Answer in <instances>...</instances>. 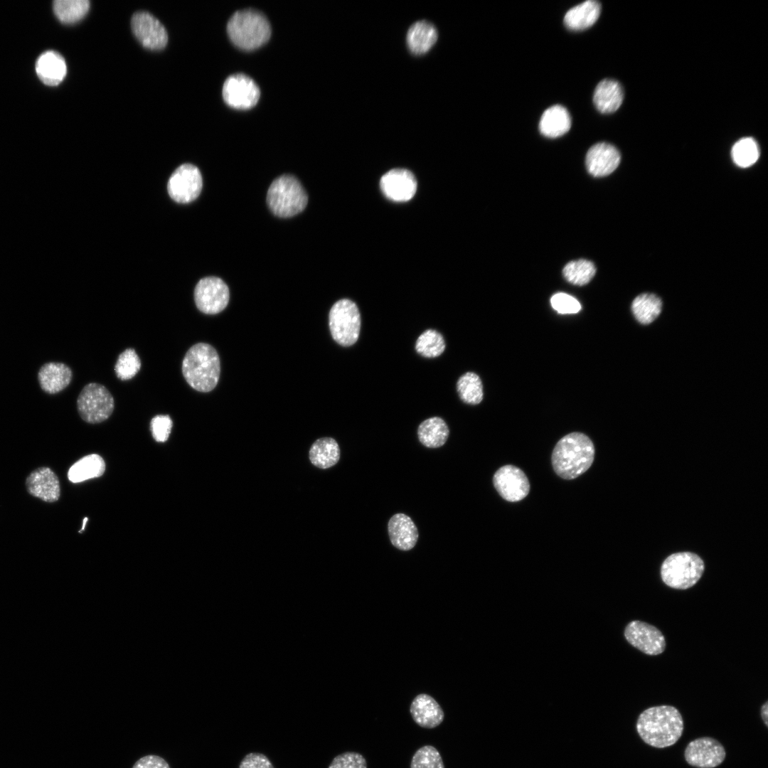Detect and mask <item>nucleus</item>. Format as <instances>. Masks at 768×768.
<instances>
[{
    "label": "nucleus",
    "instance_id": "7",
    "mask_svg": "<svg viewBox=\"0 0 768 768\" xmlns=\"http://www.w3.org/2000/svg\"><path fill=\"white\" fill-rule=\"evenodd\" d=\"M329 324L337 343L342 346L353 345L361 329V315L356 304L348 299L336 302L329 311Z\"/></svg>",
    "mask_w": 768,
    "mask_h": 768
},
{
    "label": "nucleus",
    "instance_id": "9",
    "mask_svg": "<svg viewBox=\"0 0 768 768\" xmlns=\"http://www.w3.org/2000/svg\"><path fill=\"white\" fill-rule=\"evenodd\" d=\"M202 186V176L198 168L191 164H184L179 166L170 176L167 190L174 201L187 203L198 198Z\"/></svg>",
    "mask_w": 768,
    "mask_h": 768
},
{
    "label": "nucleus",
    "instance_id": "23",
    "mask_svg": "<svg viewBox=\"0 0 768 768\" xmlns=\"http://www.w3.org/2000/svg\"><path fill=\"white\" fill-rule=\"evenodd\" d=\"M624 92L621 85L614 80L605 79L596 86L593 102L597 110L603 114L615 112L621 106Z\"/></svg>",
    "mask_w": 768,
    "mask_h": 768
},
{
    "label": "nucleus",
    "instance_id": "35",
    "mask_svg": "<svg viewBox=\"0 0 768 768\" xmlns=\"http://www.w3.org/2000/svg\"><path fill=\"white\" fill-rule=\"evenodd\" d=\"M565 278L576 285L587 284L594 277L596 268L594 264L586 260H578L568 262L563 269Z\"/></svg>",
    "mask_w": 768,
    "mask_h": 768
},
{
    "label": "nucleus",
    "instance_id": "13",
    "mask_svg": "<svg viewBox=\"0 0 768 768\" xmlns=\"http://www.w3.org/2000/svg\"><path fill=\"white\" fill-rule=\"evenodd\" d=\"M223 97L228 105L235 109L254 107L260 98V89L248 76L235 74L229 76L223 87Z\"/></svg>",
    "mask_w": 768,
    "mask_h": 768
},
{
    "label": "nucleus",
    "instance_id": "44",
    "mask_svg": "<svg viewBox=\"0 0 768 768\" xmlns=\"http://www.w3.org/2000/svg\"><path fill=\"white\" fill-rule=\"evenodd\" d=\"M87 517H85V518H84V520H83V526H82V528L81 530H80V531H79V533H82V530H84V529H85V526L86 525V523H87Z\"/></svg>",
    "mask_w": 768,
    "mask_h": 768
},
{
    "label": "nucleus",
    "instance_id": "6",
    "mask_svg": "<svg viewBox=\"0 0 768 768\" xmlns=\"http://www.w3.org/2000/svg\"><path fill=\"white\" fill-rule=\"evenodd\" d=\"M705 570L703 560L690 552H679L667 557L661 566V577L668 587L687 590L694 586Z\"/></svg>",
    "mask_w": 768,
    "mask_h": 768
},
{
    "label": "nucleus",
    "instance_id": "21",
    "mask_svg": "<svg viewBox=\"0 0 768 768\" xmlns=\"http://www.w3.org/2000/svg\"><path fill=\"white\" fill-rule=\"evenodd\" d=\"M72 378L71 369L63 363H46L38 373L41 389L49 394H55L64 390L70 384Z\"/></svg>",
    "mask_w": 768,
    "mask_h": 768
},
{
    "label": "nucleus",
    "instance_id": "14",
    "mask_svg": "<svg viewBox=\"0 0 768 768\" xmlns=\"http://www.w3.org/2000/svg\"><path fill=\"white\" fill-rule=\"evenodd\" d=\"M493 484L499 495L510 502L523 499L530 491L529 481L525 473L510 464L500 467L495 472Z\"/></svg>",
    "mask_w": 768,
    "mask_h": 768
},
{
    "label": "nucleus",
    "instance_id": "29",
    "mask_svg": "<svg viewBox=\"0 0 768 768\" xmlns=\"http://www.w3.org/2000/svg\"><path fill=\"white\" fill-rule=\"evenodd\" d=\"M309 459L316 466L327 469L335 465L340 458V449L336 441L331 437L316 440L309 449Z\"/></svg>",
    "mask_w": 768,
    "mask_h": 768
},
{
    "label": "nucleus",
    "instance_id": "24",
    "mask_svg": "<svg viewBox=\"0 0 768 768\" xmlns=\"http://www.w3.org/2000/svg\"><path fill=\"white\" fill-rule=\"evenodd\" d=\"M437 40V31L427 21L414 23L407 33V45L410 51L416 55L428 52Z\"/></svg>",
    "mask_w": 768,
    "mask_h": 768
},
{
    "label": "nucleus",
    "instance_id": "8",
    "mask_svg": "<svg viewBox=\"0 0 768 768\" xmlns=\"http://www.w3.org/2000/svg\"><path fill=\"white\" fill-rule=\"evenodd\" d=\"M77 407L81 418L86 422L96 424L110 417L114 408V400L102 385L90 383L80 393Z\"/></svg>",
    "mask_w": 768,
    "mask_h": 768
},
{
    "label": "nucleus",
    "instance_id": "32",
    "mask_svg": "<svg viewBox=\"0 0 768 768\" xmlns=\"http://www.w3.org/2000/svg\"><path fill=\"white\" fill-rule=\"evenodd\" d=\"M457 390L461 400L467 404L476 405L483 399V385L479 376L467 372L457 383Z\"/></svg>",
    "mask_w": 768,
    "mask_h": 768
},
{
    "label": "nucleus",
    "instance_id": "30",
    "mask_svg": "<svg viewBox=\"0 0 768 768\" xmlns=\"http://www.w3.org/2000/svg\"><path fill=\"white\" fill-rule=\"evenodd\" d=\"M661 308V299L650 293L637 296L631 304L633 315L641 324H649L653 322L659 316Z\"/></svg>",
    "mask_w": 768,
    "mask_h": 768
},
{
    "label": "nucleus",
    "instance_id": "4",
    "mask_svg": "<svg viewBox=\"0 0 768 768\" xmlns=\"http://www.w3.org/2000/svg\"><path fill=\"white\" fill-rule=\"evenodd\" d=\"M227 32L231 41L238 48L250 50L265 44L271 35V28L267 18L253 9L235 12L227 24Z\"/></svg>",
    "mask_w": 768,
    "mask_h": 768
},
{
    "label": "nucleus",
    "instance_id": "26",
    "mask_svg": "<svg viewBox=\"0 0 768 768\" xmlns=\"http://www.w3.org/2000/svg\"><path fill=\"white\" fill-rule=\"evenodd\" d=\"M601 5L597 1L589 0L580 4L565 15V26L572 31H581L592 26L598 19Z\"/></svg>",
    "mask_w": 768,
    "mask_h": 768
},
{
    "label": "nucleus",
    "instance_id": "17",
    "mask_svg": "<svg viewBox=\"0 0 768 768\" xmlns=\"http://www.w3.org/2000/svg\"><path fill=\"white\" fill-rule=\"evenodd\" d=\"M28 493L41 500L53 503L60 496V486L55 473L49 467L41 466L30 473L26 479Z\"/></svg>",
    "mask_w": 768,
    "mask_h": 768
},
{
    "label": "nucleus",
    "instance_id": "31",
    "mask_svg": "<svg viewBox=\"0 0 768 768\" xmlns=\"http://www.w3.org/2000/svg\"><path fill=\"white\" fill-rule=\"evenodd\" d=\"M90 5L88 0H56L53 2V10L61 22L73 23L87 14Z\"/></svg>",
    "mask_w": 768,
    "mask_h": 768
},
{
    "label": "nucleus",
    "instance_id": "42",
    "mask_svg": "<svg viewBox=\"0 0 768 768\" xmlns=\"http://www.w3.org/2000/svg\"><path fill=\"white\" fill-rule=\"evenodd\" d=\"M132 768H170L168 762L161 757L149 754L139 758Z\"/></svg>",
    "mask_w": 768,
    "mask_h": 768
},
{
    "label": "nucleus",
    "instance_id": "33",
    "mask_svg": "<svg viewBox=\"0 0 768 768\" xmlns=\"http://www.w3.org/2000/svg\"><path fill=\"white\" fill-rule=\"evenodd\" d=\"M731 156L736 165L747 168L753 165L759 159V149L756 141L745 137L737 141L732 148Z\"/></svg>",
    "mask_w": 768,
    "mask_h": 768
},
{
    "label": "nucleus",
    "instance_id": "40",
    "mask_svg": "<svg viewBox=\"0 0 768 768\" xmlns=\"http://www.w3.org/2000/svg\"><path fill=\"white\" fill-rule=\"evenodd\" d=\"M173 426L171 417L167 415H158L154 417L150 422V430L154 439L158 442H166Z\"/></svg>",
    "mask_w": 768,
    "mask_h": 768
},
{
    "label": "nucleus",
    "instance_id": "37",
    "mask_svg": "<svg viewBox=\"0 0 768 768\" xmlns=\"http://www.w3.org/2000/svg\"><path fill=\"white\" fill-rule=\"evenodd\" d=\"M410 768H444L439 752L432 745L421 747L414 753Z\"/></svg>",
    "mask_w": 768,
    "mask_h": 768
},
{
    "label": "nucleus",
    "instance_id": "38",
    "mask_svg": "<svg viewBox=\"0 0 768 768\" xmlns=\"http://www.w3.org/2000/svg\"><path fill=\"white\" fill-rule=\"evenodd\" d=\"M366 758L356 752H346L336 756L329 768H367Z\"/></svg>",
    "mask_w": 768,
    "mask_h": 768
},
{
    "label": "nucleus",
    "instance_id": "36",
    "mask_svg": "<svg viewBox=\"0 0 768 768\" xmlns=\"http://www.w3.org/2000/svg\"><path fill=\"white\" fill-rule=\"evenodd\" d=\"M141 368V361L134 348H127L118 356L114 371L118 378L127 380L134 377Z\"/></svg>",
    "mask_w": 768,
    "mask_h": 768
},
{
    "label": "nucleus",
    "instance_id": "1",
    "mask_svg": "<svg viewBox=\"0 0 768 768\" xmlns=\"http://www.w3.org/2000/svg\"><path fill=\"white\" fill-rule=\"evenodd\" d=\"M636 728L647 745L664 748L676 744L682 736L684 723L679 710L672 705L649 708L638 717Z\"/></svg>",
    "mask_w": 768,
    "mask_h": 768
},
{
    "label": "nucleus",
    "instance_id": "34",
    "mask_svg": "<svg viewBox=\"0 0 768 768\" xmlns=\"http://www.w3.org/2000/svg\"><path fill=\"white\" fill-rule=\"evenodd\" d=\"M444 349L445 342L442 335L434 329L425 331L415 343L416 351L425 358L438 357Z\"/></svg>",
    "mask_w": 768,
    "mask_h": 768
},
{
    "label": "nucleus",
    "instance_id": "15",
    "mask_svg": "<svg viewBox=\"0 0 768 768\" xmlns=\"http://www.w3.org/2000/svg\"><path fill=\"white\" fill-rule=\"evenodd\" d=\"M131 26L135 37L147 49L161 50L168 42V35L164 26L149 12H136L132 16Z\"/></svg>",
    "mask_w": 768,
    "mask_h": 768
},
{
    "label": "nucleus",
    "instance_id": "27",
    "mask_svg": "<svg viewBox=\"0 0 768 768\" xmlns=\"http://www.w3.org/2000/svg\"><path fill=\"white\" fill-rule=\"evenodd\" d=\"M449 434L447 423L439 417H432L424 420L419 425L417 436L420 442L428 448H438L444 445Z\"/></svg>",
    "mask_w": 768,
    "mask_h": 768
},
{
    "label": "nucleus",
    "instance_id": "18",
    "mask_svg": "<svg viewBox=\"0 0 768 768\" xmlns=\"http://www.w3.org/2000/svg\"><path fill=\"white\" fill-rule=\"evenodd\" d=\"M620 154L613 145L600 142L594 144L588 150L585 164L588 172L596 177L605 176L612 173L619 166Z\"/></svg>",
    "mask_w": 768,
    "mask_h": 768
},
{
    "label": "nucleus",
    "instance_id": "39",
    "mask_svg": "<svg viewBox=\"0 0 768 768\" xmlns=\"http://www.w3.org/2000/svg\"><path fill=\"white\" fill-rule=\"evenodd\" d=\"M552 307L560 314H576L581 309L580 302L571 295L563 292L554 294L550 299Z\"/></svg>",
    "mask_w": 768,
    "mask_h": 768
},
{
    "label": "nucleus",
    "instance_id": "16",
    "mask_svg": "<svg viewBox=\"0 0 768 768\" xmlns=\"http://www.w3.org/2000/svg\"><path fill=\"white\" fill-rule=\"evenodd\" d=\"M380 188L389 199L397 202L410 200L417 191V181L413 174L404 169H394L380 179Z\"/></svg>",
    "mask_w": 768,
    "mask_h": 768
},
{
    "label": "nucleus",
    "instance_id": "20",
    "mask_svg": "<svg viewBox=\"0 0 768 768\" xmlns=\"http://www.w3.org/2000/svg\"><path fill=\"white\" fill-rule=\"evenodd\" d=\"M388 534L391 543L400 550H410L418 539V530L412 520L404 513L393 515L388 521Z\"/></svg>",
    "mask_w": 768,
    "mask_h": 768
},
{
    "label": "nucleus",
    "instance_id": "22",
    "mask_svg": "<svg viewBox=\"0 0 768 768\" xmlns=\"http://www.w3.org/2000/svg\"><path fill=\"white\" fill-rule=\"evenodd\" d=\"M36 71L40 80L48 85H57L67 73L66 63L61 55L53 50L43 53L37 60Z\"/></svg>",
    "mask_w": 768,
    "mask_h": 768
},
{
    "label": "nucleus",
    "instance_id": "43",
    "mask_svg": "<svg viewBox=\"0 0 768 768\" xmlns=\"http://www.w3.org/2000/svg\"><path fill=\"white\" fill-rule=\"evenodd\" d=\"M760 714H761V717H762V719L764 723L767 727L768 726V723H767L768 722V701L767 700L765 701V703L762 705Z\"/></svg>",
    "mask_w": 768,
    "mask_h": 768
},
{
    "label": "nucleus",
    "instance_id": "11",
    "mask_svg": "<svg viewBox=\"0 0 768 768\" xmlns=\"http://www.w3.org/2000/svg\"><path fill=\"white\" fill-rule=\"evenodd\" d=\"M624 636L631 646L647 655H658L666 649V640L661 631L642 621L630 622L625 627Z\"/></svg>",
    "mask_w": 768,
    "mask_h": 768
},
{
    "label": "nucleus",
    "instance_id": "25",
    "mask_svg": "<svg viewBox=\"0 0 768 768\" xmlns=\"http://www.w3.org/2000/svg\"><path fill=\"white\" fill-rule=\"evenodd\" d=\"M571 127L570 115L565 107L553 105L543 113L540 122V132L550 138L559 137L567 133Z\"/></svg>",
    "mask_w": 768,
    "mask_h": 768
},
{
    "label": "nucleus",
    "instance_id": "3",
    "mask_svg": "<svg viewBox=\"0 0 768 768\" xmlns=\"http://www.w3.org/2000/svg\"><path fill=\"white\" fill-rule=\"evenodd\" d=\"M181 368L186 381L192 388L202 393L210 392L219 380L220 358L212 346L198 343L186 352Z\"/></svg>",
    "mask_w": 768,
    "mask_h": 768
},
{
    "label": "nucleus",
    "instance_id": "2",
    "mask_svg": "<svg viewBox=\"0 0 768 768\" xmlns=\"http://www.w3.org/2000/svg\"><path fill=\"white\" fill-rule=\"evenodd\" d=\"M592 440L581 432H571L555 444L551 462L558 476L564 479H574L592 466L594 459Z\"/></svg>",
    "mask_w": 768,
    "mask_h": 768
},
{
    "label": "nucleus",
    "instance_id": "10",
    "mask_svg": "<svg viewBox=\"0 0 768 768\" xmlns=\"http://www.w3.org/2000/svg\"><path fill=\"white\" fill-rule=\"evenodd\" d=\"M229 297L228 285L216 277L202 278L194 289L196 305L199 311L206 314H216L224 310Z\"/></svg>",
    "mask_w": 768,
    "mask_h": 768
},
{
    "label": "nucleus",
    "instance_id": "41",
    "mask_svg": "<svg viewBox=\"0 0 768 768\" xmlns=\"http://www.w3.org/2000/svg\"><path fill=\"white\" fill-rule=\"evenodd\" d=\"M239 768H274L270 759L265 754L252 752L246 754L241 760Z\"/></svg>",
    "mask_w": 768,
    "mask_h": 768
},
{
    "label": "nucleus",
    "instance_id": "28",
    "mask_svg": "<svg viewBox=\"0 0 768 768\" xmlns=\"http://www.w3.org/2000/svg\"><path fill=\"white\" fill-rule=\"evenodd\" d=\"M105 471L102 457L97 454L87 455L74 463L68 471V478L73 483H80L101 476Z\"/></svg>",
    "mask_w": 768,
    "mask_h": 768
},
{
    "label": "nucleus",
    "instance_id": "5",
    "mask_svg": "<svg viewBox=\"0 0 768 768\" xmlns=\"http://www.w3.org/2000/svg\"><path fill=\"white\" fill-rule=\"evenodd\" d=\"M267 203L275 215L289 218L306 208L308 196L297 178L284 174L272 182L267 193Z\"/></svg>",
    "mask_w": 768,
    "mask_h": 768
},
{
    "label": "nucleus",
    "instance_id": "12",
    "mask_svg": "<svg viewBox=\"0 0 768 768\" xmlns=\"http://www.w3.org/2000/svg\"><path fill=\"white\" fill-rule=\"evenodd\" d=\"M723 745L710 737H702L690 741L684 751L686 762L698 768H714L725 760Z\"/></svg>",
    "mask_w": 768,
    "mask_h": 768
},
{
    "label": "nucleus",
    "instance_id": "19",
    "mask_svg": "<svg viewBox=\"0 0 768 768\" xmlns=\"http://www.w3.org/2000/svg\"><path fill=\"white\" fill-rule=\"evenodd\" d=\"M410 713L417 725L427 729L438 727L444 719V713L439 704L426 693L415 696L410 704Z\"/></svg>",
    "mask_w": 768,
    "mask_h": 768
}]
</instances>
